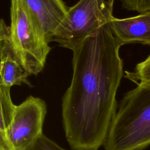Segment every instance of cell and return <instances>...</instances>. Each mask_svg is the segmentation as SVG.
I'll return each mask as SVG.
<instances>
[{"instance_id":"6da1fadb","label":"cell","mask_w":150,"mask_h":150,"mask_svg":"<svg viewBox=\"0 0 150 150\" xmlns=\"http://www.w3.org/2000/svg\"><path fill=\"white\" fill-rule=\"evenodd\" d=\"M122 45L109 23L73 51V76L62 100L66 139L74 150H98L117 110L116 94L123 76Z\"/></svg>"},{"instance_id":"7a4b0ae2","label":"cell","mask_w":150,"mask_h":150,"mask_svg":"<svg viewBox=\"0 0 150 150\" xmlns=\"http://www.w3.org/2000/svg\"><path fill=\"white\" fill-rule=\"evenodd\" d=\"M137 84L120 102L105 150H142L150 145V81Z\"/></svg>"},{"instance_id":"3957f363","label":"cell","mask_w":150,"mask_h":150,"mask_svg":"<svg viewBox=\"0 0 150 150\" xmlns=\"http://www.w3.org/2000/svg\"><path fill=\"white\" fill-rule=\"evenodd\" d=\"M114 0H80L69 7L52 41L73 50L86 38L114 18Z\"/></svg>"},{"instance_id":"277c9868","label":"cell","mask_w":150,"mask_h":150,"mask_svg":"<svg viewBox=\"0 0 150 150\" xmlns=\"http://www.w3.org/2000/svg\"><path fill=\"white\" fill-rule=\"evenodd\" d=\"M10 33L13 46L29 75L43 69L51 47L21 0H11Z\"/></svg>"},{"instance_id":"5b68a950","label":"cell","mask_w":150,"mask_h":150,"mask_svg":"<svg viewBox=\"0 0 150 150\" xmlns=\"http://www.w3.org/2000/svg\"><path fill=\"white\" fill-rule=\"evenodd\" d=\"M47 112L44 100L30 96L16 105L12 122L3 135H0V150H21L43 134Z\"/></svg>"},{"instance_id":"8992f818","label":"cell","mask_w":150,"mask_h":150,"mask_svg":"<svg viewBox=\"0 0 150 150\" xmlns=\"http://www.w3.org/2000/svg\"><path fill=\"white\" fill-rule=\"evenodd\" d=\"M0 84L11 87L24 84L32 87L28 79L29 74L13 46L9 26L2 19L0 23Z\"/></svg>"},{"instance_id":"52a82bcc","label":"cell","mask_w":150,"mask_h":150,"mask_svg":"<svg viewBox=\"0 0 150 150\" xmlns=\"http://www.w3.org/2000/svg\"><path fill=\"white\" fill-rule=\"evenodd\" d=\"M41 34L48 42L63 20L69 7L63 0H21Z\"/></svg>"},{"instance_id":"ba28073f","label":"cell","mask_w":150,"mask_h":150,"mask_svg":"<svg viewBox=\"0 0 150 150\" xmlns=\"http://www.w3.org/2000/svg\"><path fill=\"white\" fill-rule=\"evenodd\" d=\"M109 25L122 46L135 43L150 46V11L124 19L114 17Z\"/></svg>"},{"instance_id":"9c48e42d","label":"cell","mask_w":150,"mask_h":150,"mask_svg":"<svg viewBox=\"0 0 150 150\" xmlns=\"http://www.w3.org/2000/svg\"><path fill=\"white\" fill-rule=\"evenodd\" d=\"M125 77L135 83L150 81V55L138 63L132 72L125 71Z\"/></svg>"},{"instance_id":"30bf717a","label":"cell","mask_w":150,"mask_h":150,"mask_svg":"<svg viewBox=\"0 0 150 150\" xmlns=\"http://www.w3.org/2000/svg\"><path fill=\"white\" fill-rule=\"evenodd\" d=\"M21 150H66L43 134H40L30 144Z\"/></svg>"},{"instance_id":"8fae6325","label":"cell","mask_w":150,"mask_h":150,"mask_svg":"<svg viewBox=\"0 0 150 150\" xmlns=\"http://www.w3.org/2000/svg\"><path fill=\"white\" fill-rule=\"evenodd\" d=\"M122 7L129 11L142 13L150 11V0H121Z\"/></svg>"}]
</instances>
